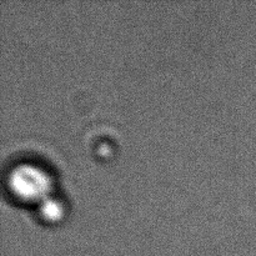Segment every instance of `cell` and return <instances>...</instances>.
Returning a JSON list of instances; mask_svg holds the SVG:
<instances>
[{
  "label": "cell",
  "mask_w": 256,
  "mask_h": 256,
  "mask_svg": "<svg viewBox=\"0 0 256 256\" xmlns=\"http://www.w3.org/2000/svg\"><path fill=\"white\" fill-rule=\"evenodd\" d=\"M6 184L12 196L22 202H39L52 194V178L36 162H22L9 170Z\"/></svg>",
  "instance_id": "cell-1"
},
{
  "label": "cell",
  "mask_w": 256,
  "mask_h": 256,
  "mask_svg": "<svg viewBox=\"0 0 256 256\" xmlns=\"http://www.w3.org/2000/svg\"><path fill=\"white\" fill-rule=\"evenodd\" d=\"M38 214L45 222H60L65 215V204L60 198L50 194L38 202Z\"/></svg>",
  "instance_id": "cell-2"
}]
</instances>
